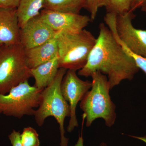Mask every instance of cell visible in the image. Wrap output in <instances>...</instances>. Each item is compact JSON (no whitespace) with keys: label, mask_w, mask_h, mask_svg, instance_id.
<instances>
[{"label":"cell","mask_w":146,"mask_h":146,"mask_svg":"<svg viewBox=\"0 0 146 146\" xmlns=\"http://www.w3.org/2000/svg\"><path fill=\"white\" fill-rule=\"evenodd\" d=\"M99 30L87 63L78 74L88 77L95 72H99L107 76L111 89L123 80H132L139 69L108 27L101 23Z\"/></svg>","instance_id":"1"},{"label":"cell","mask_w":146,"mask_h":146,"mask_svg":"<svg viewBox=\"0 0 146 146\" xmlns=\"http://www.w3.org/2000/svg\"><path fill=\"white\" fill-rule=\"evenodd\" d=\"M92 86L80 101V107L86 117L89 127L99 118L104 120L106 125L111 127L115 124L116 106L110 96V87L107 76L99 72L91 75Z\"/></svg>","instance_id":"2"},{"label":"cell","mask_w":146,"mask_h":146,"mask_svg":"<svg viewBox=\"0 0 146 146\" xmlns=\"http://www.w3.org/2000/svg\"><path fill=\"white\" fill-rule=\"evenodd\" d=\"M97 38L85 29L78 32H58L56 35L59 68L77 71L84 67Z\"/></svg>","instance_id":"3"},{"label":"cell","mask_w":146,"mask_h":146,"mask_svg":"<svg viewBox=\"0 0 146 146\" xmlns=\"http://www.w3.org/2000/svg\"><path fill=\"white\" fill-rule=\"evenodd\" d=\"M67 71L64 68H59L52 83L42 90L40 103L33 115L39 127L43 125L49 117L55 119L59 125L60 146H68L69 143V139L65 135L64 122L65 118L70 117V107L60 90L61 82Z\"/></svg>","instance_id":"4"},{"label":"cell","mask_w":146,"mask_h":146,"mask_svg":"<svg viewBox=\"0 0 146 146\" xmlns=\"http://www.w3.org/2000/svg\"><path fill=\"white\" fill-rule=\"evenodd\" d=\"M27 65L25 49L21 44L0 46V94L31 77Z\"/></svg>","instance_id":"5"},{"label":"cell","mask_w":146,"mask_h":146,"mask_svg":"<svg viewBox=\"0 0 146 146\" xmlns=\"http://www.w3.org/2000/svg\"><path fill=\"white\" fill-rule=\"evenodd\" d=\"M42 90L28 80L12 88L6 94H0V114L21 119L26 116L34 115L41 100Z\"/></svg>","instance_id":"6"},{"label":"cell","mask_w":146,"mask_h":146,"mask_svg":"<svg viewBox=\"0 0 146 146\" xmlns=\"http://www.w3.org/2000/svg\"><path fill=\"white\" fill-rule=\"evenodd\" d=\"M135 16L130 10L117 15L107 13L104 20L113 35L129 50L146 58V30L134 27L132 21Z\"/></svg>","instance_id":"7"},{"label":"cell","mask_w":146,"mask_h":146,"mask_svg":"<svg viewBox=\"0 0 146 146\" xmlns=\"http://www.w3.org/2000/svg\"><path fill=\"white\" fill-rule=\"evenodd\" d=\"M92 84V82L84 81L80 78L77 75L76 71L72 70H67L63 77L60 90L70 107L71 115L67 128V131L70 133L78 126L76 115L77 106L91 89Z\"/></svg>","instance_id":"8"},{"label":"cell","mask_w":146,"mask_h":146,"mask_svg":"<svg viewBox=\"0 0 146 146\" xmlns=\"http://www.w3.org/2000/svg\"><path fill=\"white\" fill-rule=\"evenodd\" d=\"M57 33L43 21L39 14L20 28V44L24 49H28L53 39Z\"/></svg>","instance_id":"9"},{"label":"cell","mask_w":146,"mask_h":146,"mask_svg":"<svg viewBox=\"0 0 146 146\" xmlns=\"http://www.w3.org/2000/svg\"><path fill=\"white\" fill-rule=\"evenodd\" d=\"M43 21L56 32H76L84 29L91 21L86 15L60 13L44 9L39 14Z\"/></svg>","instance_id":"10"},{"label":"cell","mask_w":146,"mask_h":146,"mask_svg":"<svg viewBox=\"0 0 146 146\" xmlns=\"http://www.w3.org/2000/svg\"><path fill=\"white\" fill-rule=\"evenodd\" d=\"M20 44L17 9H0V46Z\"/></svg>","instance_id":"11"},{"label":"cell","mask_w":146,"mask_h":146,"mask_svg":"<svg viewBox=\"0 0 146 146\" xmlns=\"http://www.w3.org/2000/svg\"><path fill=\"white\" fill-rule=\"evenodd\" d=\"M25 54L27 65L30 69L52 60L58 56L56 35L42 44L25 49Z\"/></svg>","instance_id":"12"},{"label":"cell","mask_w":146,"mask_h":146,"mask_svg":"<svg viewBox=\"0 0 146 146\" xmlns=\"http://www.w3.org/2000/svg\"><path fill=\"white\" fill-rule=\"evenodd\" d=\"M58 56L52 60L30 69L31 76L35 80L34 86L43 90L54 80L59 70Z\"/></svg>","instance_id":"13"},{"label":"cell","mask_w":146,"mask_h":146,"mask_svg":"<svg viewBox=\"0 0 146 146\" xmlns=\"http://www.w3.org/2000/svg\"><path fill=\"white\" fill-rule=\"evenodd\" d=\"M86 5V0H45L43 8L60 13L80 14Z\"/></svg>","instance_id":"14"},{"label":"cell","mask_w":146,"mask_h":146,"mask_svg":"<svg viewBox=\"0 0 146 146\" xmlns=\"http://www.w3.org/2000/svg\"><path fill=\"white\" fill-rule=\"evenodd\" d=\"M45 0H21L17 8L20 28L31 18L40 14Z\"/></svg>","instance_id":"15"},{"label":"cell","mask_w":146,"mask_h":146,"mask_svg":"<svg viewBox=\"0 0 146 146\" xmlns=\"http://www.w3.org/2000/svg\"><path fill=\"white\" fill-rule=\"evenodd\" d=\"M108 4L105 7L107 13L116 15L123 14L130 10L132 0H107Z\"/></svg>","instance_id":"16"},{"label":"cell","mask_w":146,"mask_h":146,"mask_svg":"<svg viewBox=\"0 0 146 146\" xmlns=\"http://www.w3.org/2000/svg\"><path fill=\"white\" fill-rule=\"evenodd\" d=\"M21 142L23 146H39V134L33 128L25 127L21 134Z\"/></svg>","instance_id":"17"},{"label":"cell","mask_w":146,"mask_h":146,"mask_svg":"<svg viewBox=\"0 0 146 146\" xmlns=\"http://www.w3.org/2000/svg\"><path fill=\"white\" fill-rule=\"evenodd\" d=\"M86 9L90 13L91 21H94L96 17L99 9L101 7H106L107 0H86Z\"/></svg>","instance_id":"18"},{"label":"cell","mask_w":146,"mask_h":146,"mask_svg":"<svg viewBox=\"0 0 146 146\" xmlns=\"http://www.w3.org/2000/svg\"><path fill=\"white\" fill-rule=\"evenodd\" d=\"M116 40L120 44V45L122 46L124 50L129 55H130L134 59L136 65L138 66L139 69H141L142 71H143L145 74H146V58L141 56L138 55L133 52H131L130 50H129L125 46L122 42H120L119 40L118 39L117 37L115 36Z\"/></svg>","instance_id":"19"},{"label":"cell","mask_w":146,"mask_h":146,"mask_svg":"<svg viewBox=\"0 0 146 146\" xmlns=\"http://www.w3.org/2000/svg\"><path fill=\"white\" fill-rule=\"evenodd\" d=\"M21 133L13 130L8 137L12 146H23L21 141Z\"/></svg>","instance_id":"20"},{"label":"cell","mask_w":146,"mask_h":146,"mask_svg":"<svg viewBox=\"0 0 146 146\" xmlns=\"http://www.w3.org/2000/svg\"><path fill=\"white\" fill-rule=\"evenodd\" d=\"M21 0H0V9H17Z\"/></svg>","instance_id":"21"},{"label":"cell","mask_w":146,"mask_h":146,"mask_svg":"<svg viewBox=\"0 0 146 146\" xmlns=\"http://www.w3.org/2000/svg\"><path fill=\"white\" fill-rule=\"evenodd\" d=\"M146 0H132L131 5L130 11H134L137 9L141 7Z\"/></svg>","instance_id":"22"},{"label":"cell","mask_w":146,"mask_h":146,"mask_svg":"<svg viewBox=\"0 0 146 146\" xmlns=\"http://www.w3.org/2000/svg\"><path fill=\"white\" fill-rule=\"evenodd\" d=\"M75 146H84V140L82 134H81V136H79L78 140L76 144L75 145Z\"/></svg>","instance_id":"23"},{"label":"cell","mask_w":146,"mask_h":146,"mask_svg":"<svg viewBox=\"0 0 146 146\" xmlns=\"http://www.w3.org/2000/svg\"><path fill=\"white\" fill-rule=\"evenodd\" d=\"M130 137L132 138H136V139H138L140 141H143L146 144V136H129Z\"/></svg>","instance_id":"24"},{"label":"cell","mask_w":146,"mask_h":146,"mask_svg":"<svg viewBox=\"0 0 146 146\" xmlns=\"http://www.w3.org/2000/svg\"><path fill=\"white\" fill-rule=\"evenodd\" d=\"M141 8L142 11H143L144 13H146V1L143 4Z\"/></svg>","instance_id":"25"},{"label":"cell","mask_w":146,"mask_h":146,"mask_svg":"<svg viewBox=\"0 0 146 146\" xmlns=\"http://www.w3.org/2000/svg\"><path fill=\"white\" fill-rule=\"evenodd\" d=\"M100 146H107L106 144L104 143H102L100 145Z\"/></svg>","instance_id":"26"}]
</instances>
